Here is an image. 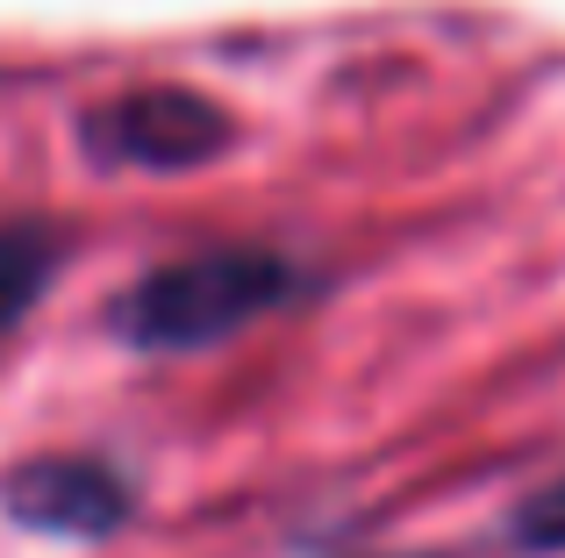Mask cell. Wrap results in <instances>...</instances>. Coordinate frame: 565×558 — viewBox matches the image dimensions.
I'll return each mask as SVG.
<instances>
[{
    "label": "cell",
    "instance_id": "2",
    "mask_svg": "<svg viewBox=\"0 0 565 558\" xmlns=\"http://www.w3.org/2000/svg\"><path fill=\"white\" fill-rule=\"evenodd\" d=\"M230 137V108L193 86H122L79 115V151L100 172H201Z\"/></svg>",
    "mask_w": 565,
    "mask_h": 558
},
{
    "label": "cell",
    "instance_id": "5",
    "mask_svg": "<svg viewBox=\"0 0 565 558\" xmlns=\"http://www.w3.org/2000/svg\"><path fill=\"white\" fill-rule=\"evenodd\" d=\"M509 545L530 551V558H558L565 551V473L530 487L523 502L509 508Z\"/></svg>",
    "mask_w": 565,
    "mask_h": 558
},
{
    "label": "cell",
    "instance_id": "3",
    "mask_svg": "<svg viewBox=\"0 0 565 558\" xmlns=\"http://www.w3.org/2000/svg\"><path fill=\"white\" fill-rule=\"evenodd\" d=\"M0 508H8L22 530L94 545V537H115L129 523L137 480L115 459H94V451H51V459H29L0 480Z\"/></svg>",
    "mask_w": 565,
    "mask_h": 558
},
{
    "label": "cell",
    "instance_id": "1",
    "mask_svg": "<svg viewBox=\"0 0 565 558\" xmlns=\"http://www.w3.org/2000/svg\"><path fill=\"white\" fill-rule=\"evenodd\" d=\"M308 293H316V272L279 244H201V251H180L166 266L137 272V287L115 293L108 330L151 358L215 351L258 322L287 315Z\"/></svg>",
    "mask_w": 565,
    "mask_h": 558
},
{
    "label": "cell",
    "instance_id": "4",
    "mask_svg": "<svg viewBox=\"0 0 565 558\" xmlns=\"http://www.w3.org/2000/svg\"><path fill=\"white\" fill-rule=\"evenodd\" d=\"M57 258H65V244L51 223H0V336L43 301V287L57 279Z\"/></svg>",
    "mask_w": 565,
    "mask_h": 558
},
{
    "label": "cell",
    "instance_id": "6",
    "mask_svg": "<svg viewBox=\"0 0 565 558\" xmlns=\"http://www.w3.org/2000/svg\"><path fill=\"white\" fill-rule=\"evenodd\" d=\"M423 558H437V551H423Z\"/></svg>",
    "mask_w": 565,
    "mask_h": 558
}]
</instances>
